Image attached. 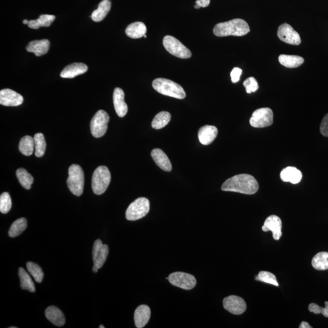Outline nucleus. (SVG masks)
I'll list each match as a JSON object with an SVG mask.
<instances>
[{
    "label": "nucleus",
    "instance_id": "f257e3e1",
    "mask_svg": "<svg viewBox=\"0 0 328 328\" xmlns=\"http://www.w3.org/2000/svg\"><path fill=\"white\" fill-rule=\"evenodd\" d=\"M259 185L252 175L240 174L230 177L221 187L225 192H234L245 195H254L259 190Z\"/></svg>",
    "mask_w": 328,
    "mask_h": 328
},
{
    "label": "nucleus",
    "instance_id": "f03ea898",
    "mask_svg": "<svg viewBox=\"0 0 328 328\" xmlns=\"http://www.w3.org/2000/svg\"><path fill=\"white\" fill-rule=\"evenodd\" d=\"M249 32V24L244 20L240 19L220 22L214 28V33L217 37L244 36Z\"/></svg>",
    "mask_w": 328,
    "mask_h": 328
},
{
    "label": "nucleus",
    "instance_id": "7ed1b4c3",
    "mask_svg": "<svg viewBox=\"0 0 328 328\" xmlns=\"http://www.w3.org/2000/svg\"><path fill=\"white\" fill-rule=\"evenodd\" d=\"M153 87L159 93L164 96L183 99L186 94L181 85L174 81L164 78H158L153 82Z\"/></svg>",
    "mask_w": 328,
    "mask_h": 328
},
{
    "label": "nucleus",
    "instance_id": "20e7f679",
    "mask_svg": "<svg viewBox=\"0 0 328 328\" xmlns=\"http://www.w3.org/2000/svg\"><path fill=\"white\" fill-rule=\"evenodd\" d=\"M68 174L67 185L70 192L77 197L81 196L84 192L85 184L84 173L81 167L72 164L69 167Z\"/></svg>",
    "mask_w": 328,
    "mask_h": 328
},
{
    "label": "nucleus",
    "instance_id": "39448f33",
    "mask_svg": "<svg viewBox=\"0 0 328 328\" xmlns=\"http://www.w3.org/2000/svg\"><path fill=\"white\" fill-rule=\"evenodd\" d=\"M111 182V174L105 166L97 167L92 177V189L97 195H101L106 192Z\"/></svg>",
    "mask_w": 328,
    "mask_h": 328
},
{
    "label": "nucleus",
    "instance_id": "423d86ee",
    "mask_svg": "<svg viewBox=\"0 0 328 328\" xmlns=\"http://www.w3.org/2000/svg\"><path fill=\"white\" fill-rule=\"evenodd\" d=\"M150 201L145 197H139L128 207L126 219L129 221H136L145 217L150 211Z\"/></svg>",
    "mask_w": 328,
    "mask_h": 328
},
{
    "label": "nucleus",
    "instance_id": "0eeeda50",
    "mask_svg": "<svg viewBox=\"0 0 328 328\" xmlns=\"http://www.w3.org/2000/svg\"><path fill=\"white\" fill-rule=\"evenodd\" d=\"M163 44L165 49L173 56L184 59L192 57L191 51L174 37L165 36L163 39Z\"/></svg>",
    "mask_w": 328,
    "mask_h": 328
},
{
    "label": "nucleus",
    "instance_id": "6e6552de",
    "mask_svg": "<svg viewBox=\"0 0 328 328\" xmlns=\"http://www.w3.org/2000/svg\"><path fill=\"white\" fill-rule=\"evenodd\" d=\"M109 116L106 111L99 110L95 114L90 123V129L92 136L96 138L101 137L107 131Z\"/></svg>",
    "mask_w": 328,
    "mask_h": 328
},
{
    "label": "nucleus",
    "instance_id": "1a4fd4ad",
    "mask_svg": "<svg viewBox=\"0 0 328 328\" xmlns=\"http://www.w3.org/2000/svg\"><path fill=\"white\" fill-rule=\"evenodd\" d=\"M274 122V114L269 108H262L253 112L250 119V124L255 128L269 127Z\"/></svg>",
    "mask_w": 328,
    "mask_h": 328
},
{
    "label": "nucleus",
    "instance_id": "9d476101",
    "mask_svg": "<svg viewBox=\"0 0 328 328\" xmlns=\"http://www.w3.org/2000/svg\"><path fill=\"white\" fill-rule=\"evenodd\" d=\"M169 281L174 286L184 290H191L197 285L194 275L181 272L172 273L169 276Z\"/></svg>",
    "mask_w": 328,
    "mask_h": 328
},
{
    "label": "nucleus",
    "instance_id": "9b49d317",
    "mask_svg": "<svg viewBox=\"0 0 328 328\" xmlns=\"http://www.w3.org/2000/svg\"><path fill=\"white\" fill-rule=\"evenodd\" d=\"M277 36L280 41L287 44L299 45L302 42L300 34L287 23L280 25L278 29Z\"/></svg>",
    "mask_w": 328,
    "mask_h": 328
},
{
    "label": "nucleus",
    "instance_id": "f8f14e48",
    "mask_svg": "<svg viewBox=\"0 0 328 328\" xmlns=\"http://www.w3.org/2000/svg\"><path fill=\"white\" fill-rule=\"evenodd\" d=\"M223 306L232 314L241 315L246 311V302L242 298L237 295H230L223 300Z\"/></svg>",
    "mask_w": 328,
    "mask_h": 328
},
{
    "label": "nucleus",
    "instance_id": "ddd939ff",
    "mask_svg": "<svg viewBox=\"0 0 328 328\" xmlns=\"http://www.w3.org/2000/svg\"><path fill=\"white\" fill-rule=\"evenodd\" d=\"M109 254V247L106 244H103L101 240H97L94 242L92 249V259L94 266L98 269L104 266Z\"/></svg>",
    "mask_w": 328,
    "mask_h": 328
},
{
    "label": "nucleus",
    "instance_id": "4468645a",
    "mask_svg": "<svg viewBox=\"0 0 328 328\" xmlns=\"http://www.w3.org/2000/svg\"><path fill=\"white\" fill-rule=\"evenodd\" d=\"M22 95L10 89H4L0 91V104L6 107H17L23 103Z\"/></svg>",
    "mask_w": 328,
    "mask_h": 328
},
{
    "label": "nucleus",
    "instance_id": "2eb2a0df",
    "mask_svg": "<svg viewBox=\"0 0 328 328\" xmlns=\"http://www.w3.org/2000/svg\"><path fill=\"white\" fill-rule=\"evenodd\" d=\"M282 222L281 219L276 215H271L267 217L262 230L264 232L271 231L273 238L275 240H279L282 236Z\"/></svg>",
    "mask_w": 328,
    "mask_h": 328
},
{
    "label": "nucleus",
    "instance_id": "dca6fc26",
    "mask_svg": "<svg viewBox=\"0 0 328 328\" xmlns=\"http://www.w3.org/2000/svg\"><path fill=\"white\" fill-rule=\"evenodd\" d=\"M113 103L116 113L120 117H124L128 112V106L125 102V94L123 90L116 87L113 93Z\"/></svg>",
    "mask_w": 328,
    "mask_h": 328
},
{
    "label": "nucleus",
    "instance_id": "f3484780",
    "mask_svg": "<svg viewBox=\"0 0 328 328\" xmlns=\"http://www.w3.org/2000/svg\"><path fill=\"white\" fill-rule=\"evenodd\" d=\"M218 129L212 125H205L199 130L198 138L200 143L207 145L212 144L217 137Z\"/></svg>",
    "mask_w": 328,
    "mask_h": 328
},
{
    "label": "nucleus",
    "instance_id": "a211bd4d",
    "mask_svg": "<svg viewBox=\"0 0 328 328\" xmlns=\"http://www.w3.org/2000/svg\"><path fill=\"white\" fill-rule=\"evenodd\" d=\"M150 316H151V310L149 306L142 305L137 307L134 315V323L136 328H144L149 322Z\"/></svg>",
    "mask_w": 328,
    "mask_h": 328
},
{
    "label": "nucleus",
    "instance_id": "6ab92c4d",
    "mask_svg": "<svg viewBox=\"0 0 328 328\" xmlns=\"http://www.w3.org/2000/svg\"><path fill=\"white\" fill-rule=\"evenodd\" d=\"M87 71V66L82 63H74L65 67L61 74L62 78L72 79L75 77L85 73Z\"/></svg>",
    "mask_w": 328,
    "mask_h": 328
},
{
    "label": "nucleus",
    "instance_id": "aec40b11",
    "mask_svg": "<svg viewBox=\"0 0 328 328\" xmlns=\"http://www.w3.org/2000/svg\"><path fill=\"white\" fill-rule=\"evenodd\" d=\"M151 155L153 159L157 166L165 172H170L172 170V165L169 157L162 150L155 149L152 150Z\"/></svg>",
    "mask_w": 328,
    "mask_h": 328
},
{
    "label": "nucleus",
    "instance_id": "412c9836",
    "mask_svg": "<svg viewBox=\"0 0 328 328\" xmlns=\"http://www.w3.org/2000/svg\"><path fill=\"white\" fill-rule=\"evenodd\" d=\"M49 47L48 40L44 39L30 42L26 46V50L27 52H33L36 56L40 57L46 54L49 51Z\"/></svg>",
    "mask_w": 328,
    "mask_h": 328
},
{
    "label": "nucleus",
    "instance_id": "4be33fe9",
    "mask_svg": "<svg viewBox=\"0 0 328 328\" xmlns=\"http://www.w3.org/2000/svg\"><path fill=\"white\" fill-rule=\"evenodd\" d=\"M280 177L283 181L293 184L299 183L302 179V172L294 167H287L282 170Z\"/></svg>",
    "mask_w": 328,
    "mask_h": 328
},
{
    "label": "nucleus",
    "instance_id": "5701e85b",
    "mask_svg": "<svg viewBox=\"0 0 328 328\" xmlns=\"http://www.w3.org/2000/svg\"><path fill=\"white\" fill-rule=\"evenodd\" d=\"M45 315L49 321L57 327L64 326L66 322L64 313L56 306L47 307L45 311Z\"/></svg>",
    "mask_w": 328,
    "mask_h": 328
},
{
    "label": "nucleus",
    "instance_id": "b1692460",
    "mask_svg": "<svg viewBox=\"0 0 328 328\" xmlns=\"http://www.w3.org/2000/svg\"><path fill=\"white\" fill-rule=\"evenodd\" d=\"M125 33L131 39L141 38L147 33V27L142 22H132L127 26Z\"/></svg>",
    "mask_w": 328,
    "mask_h": 328
},
{
    "label": "nucleus",
    "instance_id": "393cba45",
    "mask_svg": "<svg viewBox=\"0 0 328 328\" xmlns=\"http://www.w3.org/2000/svg\"><path fill=\"white\" fill-rule=\"evenodd\" d=\"M111 7V0H102L99 4L98 8L95 10L91 14L92 21L95 22L102 21L109 14Z\"/></svg>",
    "mask_w": 328,
    "mask_h": 328
},
{
    "label": "nucleus",
    "instance_id": "a878e982",
    "mask_svg": "<svg viewBox=\"0 0 328 328\" xmlns=\"http://www.w3.org/2000/svg\"><path fill=\"white\" fill-rule=\"evenodd\" d=\"M280 64L289 68H295L299 67L304 63V59L298 56L282 54L279 57Z\"/></svg>",
    "mask_w": 328,
    "mask_h": 328
},
{
    "label": "nucleus",
    "instance_id": "bb28decb",
    "mask_svg": "<svg viewBox=\"0 0 328 328\" xmlns=\"http://www.w3.org/2000/svg\"><path fill=\"white\" fill-rule=\"evenodd\" d=\"M56 19V17L52 15H41L39 18L35 21H29L28 26L30 28L38 29L41 27H49Z\"/></svg>",
    "mask_w": 328,
    "mask_h": 328
},
{
    "label": "nucleus",
    "instance_id": "cd10ccee",
    "mask_svg": "<svg viewBox=\"0 0 328 328\" xmlns=\"http://www.w3.org/2000/svg\"><path fill=\"white\" fill-rule=\"evenodd\" d=\"M19 275L21 279V286L22 289L29 290L31 292H36L34 283L28 273L23 268H19Z\"/></svg>",
    "mask_w": 328,
    "mask_h": 328
},
{
    "label": "nucleus",
    "instance_id": "c85d7f7f",
    "mask_svg": "<svg viewBox=\"0 0 328 328\" xmlns=\"http://www.w3.org/2000/svg\"><path fill=\"white\" fill-rule=\"evenodd\" d=\"M19 149L24 156H31L35 150L34 139L30 136L22 137L20 141Z\"/></svg>",
    "mask_w": 328,
    "mask_h": 328
},
{
    "label": "nucleus",
    "instance_id": "c756f323",
    "mask_svg": "<svg viewBox=\"0 0 328 328\" xmlns=\"http://www.w3.org/2000/svg\"><path fill=\"white\" fill-rule=\"evenodd\" d=\"M312 266L318 270L328 269V252H319L312 260Z\"/></svg>",
    "mask_w": 328,
    "mask_h": 328
},
{
    "label": "nucleus",
    "instance_id": "7c9ffc66",
    "mask_svg": "<svg viewBox=\"0 0 328 328\" xmlns=\"http://www.w3.org/2000/svg\"><path fill=\"white\" fill-rule=\"evenodd\" d=\"M16 175L20 184L22 187L26 190L31 189L32 184L34 182V178L26 169H22V168L19 169L17 170Z\"/></svg>",
    "mask_w": 328,
    "mask_h": 328
},
{
    "label": "nucleus",
    "instance_id": "2f4dec72",
    "mask_svg": "<svg viewBox=\"0 0 328 328\" xmlns=\"http://www.w3.org/2000/svg\"><path fill=\"white\" fill-rule=\"evenodd\" d=\"M27 226V222L26 219L21 218L14 221L11 225L9 230V236L15 238L19 236L26 230Z\"/></svg>",
    "mask_w": 328,
    "mask_h": 328
},
{
    "label": "nucleus",
    "instance_id": "473e14b6",
    "mask_svg": "<svg viewBox=\"0 0 328 328\" xmlns=\"http://www.w3.org/2000/svg\"><path fill=\"white\" fill-rule=\"evenodd\" d=\"M170 120H171V114L169 112H160L153 120L152 126L155 130L161 129L169 123Z\"/></svg>",
    "mask_w": 328,
    "mask_h": 328
},
{
    "label": "nucleus",
    "instance_id": "72a5a7b5",
    "mask_svg": "<svg viewBox=\"0 0 328 328\" xmlns=\"http://www.w3.org/2000/svg\"><path fill=\"white\" fill-rule=\"evenodd\" d=\"M35 155L36 157H41L44 156L45 151L46 149V143L45 141L44 134L42 133H37L35 134Z\"/></svg>",
    "mask_w": 328,
    "mask_h": 328
},
{
    "label": "nucleus",
    "instance_id": "f704fd0d",
    "mask_svg": "<svg viewBox=\"0 0 328 328\" xmlns=\"http://www.w3.org/2000/svg\"><path fill=\"white\" fill-rule=\"evenodd\" d=\"M26 267L30 274L33 277L35 281L39 283V284H41L44 277V272H43L42 268L38 264L31 262H27Z\"/></svg>",
    "mask_w": 328,
    "mask_h": 328
},
{
    "label": "nucleus",
    "instance_id": "c9c22d12",
    "mask_svg": "<svg viewBox=\"0 0 328 328\" xmlns=\"http://www.w3.org/2000/svg\"><path fill=\"white\" fill-rule=\"evenodd\" d=\"M255 280L274 285L275 286H279V285L276 276L271 272L267 271L260 272L259 275L255 278Z\"/></svg>",
    "mask_w": 328,
    "mask_h": 328
},
{
    "label": "nucleus",
    "instance_id": "e433bc0d",
    "mask_svg": "<svg viewBox=\"0 0 328 328\" xmlns=\"http://www.w3.org/2000/svg\"><path fill=\"white\" fill-rule=\"evenodd\" d=\"M12 200L7 192H4L0 196V211L2 214H7L11 209Z\"/></svg>",
    "mask_w": 328,
    "mask_h": 328
},
{
    "label": "nucleus",
    "instance_id": "4c0bfd02",
    "mask_svg": "<svg viewBox=\"0 0 328 328\" xmlns=\"http://www.w3.org/2000/svg\"><path fill=\"white\" fill-rule=\"evenodd\" d=\"M325 307H322L315 304H311L309 305L308 309L310 312L314 313L315 314H322L325 317H328V302H325Z\"/></svg>",
    "mask_w": 328,
    "mask_h": 328
},
{
    "label": "nucleus",
    "instance_id": "58836bf2",
    "mask_svg": "<svg viewBox=\"0 0 328 328\" xmlns=\"http://www.w3.org/2000/svg\"><path fill=\"white\" fill-rule=\"evenodd\" d=\"M243 85L246 87L247 93L250 94L252 92L257 91L259 89V84L254 77H249L243 83Z\"/></svg>",
    "mask_w": 328,
    "mask_h": 328
},
{
    "label": "nucleus",
    "instance_id": "ea45409f",
    "mask_svg": "<svg viewBox=\"0 0 328 328\" xmlns=\"http://www.w3.org/2000/svg\"><path fill=\"white\" fill-rule=\"evenodd\" d=\"M320 130L323 136L328 137V114L325 115L323 119Z\"/></svg>",
    "mask_w": 328,
    "mask_h": 328
},
{
    "label": "nucleus",
    "instance_id": "a19ab883",
    "mask_svg": "<svg viewBox=\"0 0 328 328\" xmlns=\"http://www.w3.org/2000/svg\"><path fill=\"white\" fill-rule=\"evenodd\" d=\"M242 72V69L239 68V67H234V68L232 69L231 73H230V77H231L232 82L233 83H237L240 81Z\"/></svg>",
    "mask_w": 328,
    "mask_h": 328
},
{
    "label": "nucleus",
    "instance_id": "79ce46f5",
    "mask_svg": "<svg viewBox=\"0 0 328 328\" xmlns=\"http://www.w3.org/2000/svg\"><path fill=\"white\" fill-rule=\"evenodd\" d=\"M210 0H197L196 4L199 7H206L209 6Z\"/></svg>",
    "mask_w": 328,
    "mask_h": 328
},
{
    "label": "nucleus",
    "instance_id": "37998d69",
    "mask_svg": "<svg viewBox=\"0 0 328 328\" xmlns=\"http://www.w3.org/2000/svg\"><path fill=\"white\" fill-rule=\"evenodd\" d=\"M300 328H312V327L306 322H302L300 324Z\"/></svg>",
    "mask_w": 328,
    "mask_h": 328
},
{
    "label": "nucleus",
    "instance_id": "c03bdc74",
    "mask_svg": "<svg viewBox=\"0 0 328 328\" xmlns=\"http://www.w3.org/2000/svg\"><path fill=\"white\" fill-rule=\"evenodd\" d=\"M98 268H97L96 266H94L93 267H92V270H93V272L94 273L97 272L98 271Z\"/></svg>",
    "mask_w": 328,
    "mask_h": 328
},
{
    "label": "nucleus",
    "instance_id": "a18cd8bd",
    "mask_svg": "<svg viewBox=\"0 0 328 328\" xmlns=\"http://www.w3.org/2000/svg\"><path fill=\"white\" fill-rule=\"evenodd\" d=\"M22 23L24 24H28L29 21H27V20H24L23 22H22Z\"/></svg>",
    "mask_w": 328,
    "mask_h": 328
},
{
    "label": "nucleus",
    "instance_id": "49530a36",
    "mask_svg": "<svg viewBox=\"0 0 328 328\" xmlns=\"http://www.w3.org/2000/svg\"><path fill=\"white\" fill-rule=\"evenodd\" d=\"M99 328H105V327L103 326V325H101V326L99 327Z\"/></svg>",
    "mask_w": 328,
    "mask_h": 328
},
{
    "label": "nucleus",
    "instance_id": "de8ad7c7",
    "mask_svg": "<svg viewBox=\"0 0 328 328\" xmlns=\"http://www.w3.org/2000/svg\"><path fill=\"white\" fill-rule=\"evenodd\" d=\"M144 38L146 39V38H147L146 34H145V36H144Z\"/></svg>",
    "mask_w": 328,
    "mask_h": 328
},
{
    "label": "nucleus",
    "instance_id": "09e8293b",
    "mask_svg": "<svg viewBox=\"0 0 328 328\" xmlns=\"http://www.w3.org/2000/svg\"><path fill=\"white\" fill-rule=\"evenodd\" d=\"M10 328H17V327H10Z\"/></svg>",
    "mask_w": 328,
    "mask_h": 328
}]
</instances>
